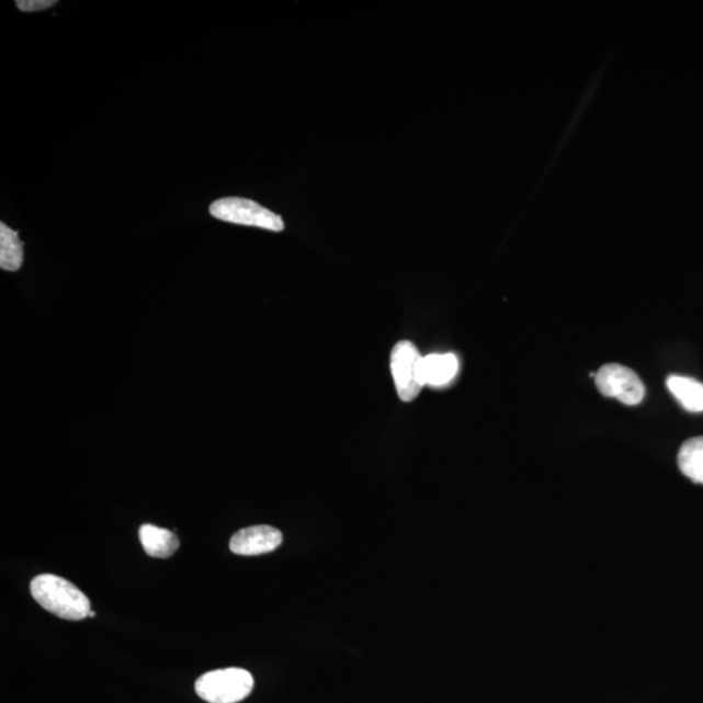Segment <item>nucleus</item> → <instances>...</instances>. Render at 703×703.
<instances>
[{
  "instance_id": "nucleus-12",
  "label": "nucleus",
  "mask_w": 703,
  "mask_h": 703,
  "mask_svg": "<svg viewBox=\"0 0 703 703\" xmlns=\"http://www.w3.org/2000/svg\"><path fill=\"white\" fill-rule=\"evenodd\" d=\"M57 0H18L16 5L23 12H37L50 9Z\"/></svg>"
},
{
  "instance_id": "nucleus-13",
  "label": "nucleus",
  "mask_w": 703,
  "mask_h": 703,
  "mask_svg": "<svg viewBox=\"0 0 703 703\" xmlns=\"http://www.w3.org/2000/svg\"><path fill=\"white\" fill-rule=\"evenodd\" d=\"M89 617H95V612L94 611H90L89 612Z\"/></svg>"
},
{
  "instance_id": "nucleus-4",
  "label": "nucleus",
  "mask_w": 703,
  "mask_h": 703,
  "mask_svg": "<svg viewBox=\"0 0 703 703\" xmlns=\"http://www.w3.org/2000/svg\"><path fill=\"white\" fill-rule=\"evenodd\" d=\"M421 354L417 347L408 340H401L393 348L392 374L401 401H412L423 387L420 378Z\"/></svg>"
},
{
  "instance_id": "nucleus-7",
  "label": "nucleus",
  "mask_w": 703,
  "mask_h": 703,
  "mask_svg": "<svg viewBox=\"0 0 703 703\" xmlns=\"http://www.w3.org/2000/svg\"><path fill=\"white\" fill-rule=\"evenodd\" d=\"M458 372V360L454 353L429 354L422 358L420 378L424 386L442 387L449 385Z\"/></svg>"
},
{
  "instance_id": "nucleus-6",
  "label": "nucleus",
  "mask_w": 703,
  "mask_h": 703,
  "mask_svg": "<svg viewBox=\"0 0 703 703\" xmlns=\"http://www.w3.org/2000/svg\"><path fill=\"white\" fill-rule=\"evenodd\" d=\"M283 535L277 529L269 525H257L241 529L229 541V548L236 555L254 556L273 553L281 546Z\"/></svg>"
},
{
  "instance_id": "nucleus-11",
  "label": "nucleus",
  "mask_w": 703,
  "mask_h": 703,
  "mask_svg": "<svg viewBox=\"0 0 703 703\" xmlns=\"http://www.w3.org/2000/svg\"><path fill=\"white\" fill-rule=\"evenodd\" d=\"M24 261V243L19 233L4 223H0V268L5 271H18Z\"/></svg>"
},
{
  "instance_id": "nucleus-5",
  "label": "nucleus",
  "mask_w": 703,
  "mask_h": 703,
  "mask_svg": "<svg viewBox=\"0 0 703 703\" xmlns=\"http://www.w3.org/2000/svg\"><path fill=\"white\" fill-rule=\"evenodd\" d=\"M594 378L597 388L605 398H615L625 406H637L645 398L644 383L630 367L603 365Z\"/></svg>"
},
{
  "instance_id": "nucleus-8",
  "label": "nucleus",
  "mask_w": 703,
  "mask_h": 703,
  "mask_svg": "<svg viewBox=\"0 0 703 703\" xmlns=\"http://www.w3.org/2000/svg\"><path fill=\"white\" fill-rule=\"evenodd\" d=\"M140 541L145 553L158 559L170 558L180 546L175 533L151 524H145L140 528Z\"/></svg>"
},
{
  "instance_id": "nucleus-2",
  "label": "nucleus",
  "mask_w": 703,
  "mask_h": 703,
  "mask_svg": "<svg viewBox=\"0 0 703 703\" xmlns=\"http://www.w3.org/2000/svg\"><path fill=\"white\" fill-rule=\"evenodd\" d=\"M254 680L242 668H225L202 674L196 681V693L208 703H238L252 693Z\"/></svg>"
},
{
  "instance_id": "nucleus-3",
  "label": "nucleus",
  "mask_w": 703,
  "mask_h": 703,
  "mask_svg": "<svg viewBox=\"0 0 703 703\" xmlns=\"http://www.w3.org/2000/svg\"><path fill=\"white\" fill-rule=\"evenodd\" d=\"M211 214L214 218L234 225L259 227L269 231L281 233L284 222L281 215L247 199L227 197L213 202Z\"/></svg>"
},
{
  "instance_id": "nucleus-1",
  "label": "nucleus",
  "mask_w": 703,
  "mask_h": 703,
  "mask_svg": "<svg viewBox=\"0 0 703 703\" xmlns=\"http://www.w3.org/2000/svg\"><path fill=\"white\" fill-rule=\"evenodd\" d=\"M31 593L41 608L66 621H82L92 611L89 598L59 576L47 574L34 577Z\"/></svg>"
},
{
  "instance_id": "nucleus-9",
  "label": "nucleus",
  "mask_w": 703,
  "mask_h": 703,
  "mask_svg": "<svg viewBox=\"0 0 703 703\" xmlns=\"http://www.w3.org/2000/svg\"><path fill=\"white\" fill-rule=\"evenodd\" d=\"M667 387L689 412H703V383L688 377H680V375H671L667 379Z\"/></svg>"
},
{
  "instance_id": "nucleus-10",
  "label": "nucleus",
  "mask_w": 703,
  "mask_h": 703,
  "mask_svg": "<svg viewBox=\"0 0 703 703\" xmlns=\"http://www.w3.org/2000/svg\"><path fill=\"white\" fill-rule=\"evenodd\" d=\"M678 462L685 477L703 485V436L692 438L681 445Z\"/></svg>"
}]
</instances>
